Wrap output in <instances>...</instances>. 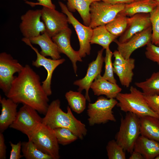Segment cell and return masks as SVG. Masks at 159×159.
Segmentation results:
<instances>
[{"instance_id":"obj_1","label":"cell","mask_w":159,"mask_h":159,"mask_svg":"<svg viewBox=\"0 0 159 159\" xmlns=\"http://www.w3.org/2000/svg\"><path fill=\"white\" fill-rule=\"evenodd\" d=\"M40 80L39 75L26 64L15 76L6 96L17 104L27 105L45 115L49 100Z\"/></svg>"},{"instance_id":"obj_2","label":"cell","mask_w":159,"mask_h":159,"mask_svg":"<svg viewBox=\"0 0 159 159\" xmlns=\"http://www.w3.org/2000/svg\"><path fill=\"white\" fill-rule=\"evenodd\" d=\"M67 110L65 112L61 109L59 100L53 101L42 118V123L53 130L58 127L67 128L78 138L82 140L87 133L85 125L74 116L69 106H67Z\"/></svg>"},{"instance_id":"obj_3","label":"cell","mask_w":159,"mask_h":159,"mask_svg":"<svg viewBox=\"0 0 159 159\" xmlns=\"http://www.w3.org/2000/svg\"><path fill=\"white\" fill-rule=\"evenodd\" d=\"M130 91L128 93L120 92L115 98L118 101L116 105L121 111L132 113L139 118L150 116L159 118L149 106L143 92L133 86Z\"/></svg>"},{"instance_id":"obj_4","label":"cell","mask_w":159,"mask_h":159,"mask_svg":"<svg viewBox=\"0 0 159 159\" xmlns=\"http://www.w3.org/2000/svg\"><path fill=\"white\" fill-rule=\"evenodd\" d=\"M140 134V118L133 113L127 112L121 120L119 129L115 136L116 141L125 151L131 154Z\"/></svg>"},{"instance_id":"obj_5","label":"cell","mask_w":159,"mask_h":159,"mask_svg":"<svg viewBox=\"0 0 159 159\" xmlns=\"http://www.w3.org/2000/svg\"><path fill=\"white\" fill-rule=\"evenodd\" d=\"M118 101L115 98L99 97L94 103L88 104L87 113L90 125L105 124L109 121L116 122L112 109Z\"/></svg>"},{"instance_id":"obj_6","label":"cell","mask_w":159,"mask_h":159,"mask_svg":"<svg viewBox=\"0 0 159 159\" xmlns=\"http://www.w3.org/2000/svg\"><path fill=\"white\" fill-rule=\"evenodd\" d=\"M28 138L53 159L60 158L59 144L53 129L42 123Z\"/></svg>"},{"instance_id":"obj_7","label":"cell","mask_w":159,"mask_h":159,"mask_svg":"<svg viewBox=\"0 0 159 159\" xmlns=\"http://www.w3.org/2000/svg\"><path fill=\"white\" fill-rule=\"evenodd\" d=\"M125 4H112L102 1L93 2L90 7L89 26L94 29L112 21L124 8Z\"/></svg>"},{"instance_id":"obj_8","label":"cell","mask_w":159,"mask_h":159,"mask_svg":"<svg viewBox=\"0 0 159 159\" xmlns=\"http://www.w3.org/2000/svg\"><path fill=\"white\" fill-rule=\"evenodd\" d=\"M37 112L31 107L24 105L9 127L21 132L29 138L42 124V118Z\"/></svg>"},{"instance_id":"obj_9","label":"cell","mask_w":159,"mask_h":159,"mask_svg":"<svg viewBox=\"0 0 159 159\" xmlns=\"http://www.w3.org/2000/svg\"><path fill=\"white\" fill-rule=\"evenodd\" d=\"M59 4L62 12L65 14L68 18L69 23L71 24L77 34L80 45L78 50L82 58L90 54L91 49L90 40L93 33V29L89 26L80 23L73 16L72 12L67 9L66 5L59 1Z\"/></svg>"},{"instance_id":"obj_10","label":"cell","mask_w":159,"mask_h":159,"mask_svg":"<svg viewBox=\"0 0 159 159\" xmlns=\"http://www.w3.org/2000/svg\"><path fill=\"white\" fill-rule=\"evenodd\" d=\"M23 66L10 54L4 52L0 54V88L6 95L15 76L23 69Z\"/></svg>"},{"instance_id":"obj_11","label":"cell","mask_w":159,"mask_h":159,"mask_svg":"<svg viewBox=\"0 0 159 159\" xmlns=\"http://www.w3.org/2000/svg\"><path fill=\"white\" fill-rule=\"evenodd\" d=\"M21 19L19 27L24 38L29 39L46 32L45 24L41 21V9L29 10Z\"/></svg>"},{"instance_id":"obj_12","label":"cell","mask_w":159,"mask_h":159,"mask_svg":"<svg viewBox=\"0 0 159 159\" xmlns=\"http://www.w3.org/2000/svg\"><path fill=\"white\" fill-rule=\"evenodd\" d=\"M22 40L30 47L36 54L37 59L32 61V65L37 68L43 67L47 70V76L45 80L42 82V86L47 95H50L52 94L51 84L53 72L58 66L65 61V59L64 58L54 59L47 58L42 55L38 49L32 46L29 39L24 37Z\"/></svg>"},{"instance_id":"obj_13","label":"cell","mask_w":159,"mask_h":159,"mask_svg":"<svg viewBox=\"0 0 159 159\" xmlns=\"http://www.w3.org/2000/svg\"><path fill=\"white\" fill-rule=\"evenodd\" d=\"M41 19L45 24L46 32L51 37L69 27L67 15L55 9L43 6Z\"/></svg>"},{"instance_id":"obj_14","label":"cell","mask_w":159,"mask_h":159,"mask_svg":"<svg viewBox=\"0 0 159 159\" xmlns=\"http://www.w3.org/2000/svg\"><path fill=\"white\" fill-rule=\"evenodd\" d=\"M151 26L132 36L127 41L120 43L116 39L114 41L117 44V50L125 59L130 58L136 49L146 45L152 42Z\"/></svg>"},{"instance_id":"obj_15","label":"cell","mask_w":159,"mask_h":159,"mask_svg":"<svg viewBox=\"0 0 159 159\" xmlns=\"http://www.w3.org/2000/svg\"><path fill=\"white\" fill-rule=\"evenodd\" d=\"M104 49L102 48L98 52L97 57L88 65L87 72L85 76L82 79L75 81L74 85L78 87V91L82 92L84 90H85V96L87 101L90 102V98L89 91L91 85L96 77L101 74L103 64L104 62V57L103 56Z\"/></svg>"},{"instance_id":"obj_16","label":"cell","mask_w":159,"mask_h":159,"mask_svg":"<svg viewBox=\"0 0 159 159\" xmlns=\"http://www.w3.org/2000/svg\"><path fill=\"white\" fill-rule=\"evenodd\" d=\"M72 33L71 30L68 27L52 37V39L57 45L60 53L65 54L71 61L74 73L77 76L76 63L77 62H81L82 60L78 51L75 50L71 46L70 37Z\"/></svg>"},{"instance_id":"obj_17","label":"cell","mask_w":159,"mask_h":159,"mask_svg":"<svg viewBox=\"0 0 159 159\" xmlns=\"http://www.w3.org/2000/svg\"><path fill=\"white\" fill-rule=\"evenodd\" d=\"M151 26L150 13L138 14L128 17L126 30L118 41L120 43L125 42L135 34Z\"/></svg>"},{"instance_id":"obj_18","label":"cell","mask_w":159,"mask_h":159,"mask_svg":"<svg viewBox=\"0 0 159 159\" xmlns=\"http://www.w3.org/2000/svg\"><path fill=\"white\" fill-rule=\"evenodd\" d=\"M90 88L94 95H105L108 98H115L122 89L117 84L112 83L99 74L92 84Z\"/></svg>"},{"instance_id":"obj_19","label":"cell","mask_w":159,"mask_h":159,"mask_svg":"<svg viewBox=\"0 0 159 159\" xmlns=\"http://www.w3.org/2000/svg\"><path fill=\"white\" fill-rule=\"evenodd\" d=\"M29 40L32 44H37L39 46L41 49L40 53L42 56L50 57L54 59L61 58V53L57 45L52 38L46 32Z\"/></svg>"},{"instance_id":"obj_20","label":"cell","mask_w":159,"mask_h":159,"mask_svg":"<svg viewBox=\"0 0 159 159\" xmlns=\"http://www.w3.org/2000/svg\"><path fill=\"white\" fill-rule=\"evenodd\" d=\"M0 102L1 105V114L0 115V131L3 132L14 121L17 112L18 104L11 99L0 96Z\"/></svg>"},{"instance_id":"obj_21","label":"cell","mask_w":159,"mask_h":159,"mask_svg":"<svg viewBox=\"0 0 159 159\" xmlns=\"http://www.w3.org/2000/svg\"><path fill=\"white\" fill-rule=\"evenodd\" d=\"M133 150L140 153L145 159H155L159 155V142L141 135L135 143Z\"/></svg>"},{"instance_id":"obj_22","label":"cell","mask_w":159,"mask_h":159,"mask_svg":"<svg viewBox=\"0 0 159 159\" xmlns=\"http://www.w3.org/2000/svg\"><path fill=\"white\" fill-rule=\"evenodd\" d=\"M135 62L134 59L130 58L125 59L119 64L113 63L114 73L118 77L121 85L126 87H128L132 82Z\"/></svg>"},{"instance_id":"obj_23","label":"cell","mask_w":159,"mask_h":159,"mask_svg":"<svg viewBox=\"0 0 159 159\" xmlns=\"http://www.w3.org/2000/svg\"><path fill=\"white\" fill-rule=\"evenodd\" d=\"M158 6L152 0H138L125 4L123 9L119 13L130 17L139 13H150Z\"/></svg>"},{"instance_id":"obj_24","label":"cell","mask_w":159,"mask_h":159,"mask_svg":"<svg viewBox=\"0 0 159 159\" xmlns=\"http://www.w3.org/2000/svg\"><path fill=\"white\" fill-rule=\"evenodd\" d=\"M140 118L141 135L159 142V118L150 116Z\"/></svg>"},{"instance_id":"obj_25","label":"cell","mask_w":159,"mask_h":159,"mask_svg":"<svg viewBox=\"0 0 159 159\" xmlns=\"http://www.w3.org/2000/svg\"><path fill=\"white\" fill-rule=\"evenodd\" d=\"M67 1V7L71 12L77 11L84 25L89 26L90 22V7L93 2L101 0H64Z\"/></svg>"},{"instance_id":"obj_26","label":"cell","mask_w":159,"mask_h":159,"mask_svg":"<svg viewBox=\"0 0 159 159\" xmlns=\"http://www.w3.org/2000/svg\"><path fill=\"white\" fill-rule=\"evenodd\" d=\"M117 38L107 30L105 25H102L93 29L90 43L91 44L99 45L106 49L109 48L110 44Z\"/></svg>"},{"instance_id":"obj_27","label":"cell","mask_w":159,"mask_h":159,"mask_svg":"<svg viewBox=\"0 0 159 159\" xmlns=\"http://www.w3.org/2000/svg\"><path fill=\"white\" fill-rule=\"evenodd\" d=\"M135 85L142 90L145 95H159V71L153 72L145 81L135 82Z\"/></svg>"},{"instance_id":"obj_28","label":"cell","mask_w":159,"mask_h":159,"mask_svg":"<svg viewBox=\"0 0 159 159\" xmlns=\"http://www.w3.org/2000/svg\"><path fill=\"white\" fill-rule=\"evenodd\" d=\"M65 96L69 107L73 111L78 114L84 111L87 100L81 92L69 90L65 93Z\"/></svg>"},{"instance_id":"obj_29","label":"cell","mask_w":159,"mask_h":159,"mask_svg":"<svg viewBox=\"0 0 159 159\" xmlns=\"http://www.w3.org/2000/svg\"><path fill=\"white\" fill-rule=\"evenodd\" d=\"M23 156L26 159H53L50 155L40 150L32 141L22 142Z\"/></svg>"},{"instance_id":"obj_30","label":"cell","mask_w":159,"mask_h":159,"mask_svg":"<svg viewBox=\"0 0 159 159\" xmlns=\"http://www.w3.org/2000/svg\"><path fill=\"white\" fill-rule=\"evenodd\" d=\"M127 16L119 13L111 21L105 25L107 30L112 34L117 37L125 32L127 26Z\"/></svg>"},{"instance_id":"obj_31","label":"cell","mask_w":159,"mask_h":159,"mask_svg":"<svg viewBox=\"0 0 159 159\" xmlns=\"http://www.w3.org/2000/svg\"><path fill=\"white\" fill-rule=\"evenodd\" d=\"M59 144L65 145L77 140L78 138L69 129L58 127L53 129Z\"/></svg>"},{"instance_id":"obj_32","label":"cell","mask_w":159,"mask_h":159,"mask_svg":"<svg viewBox=\"0 0 159 159\" xmlns=\"http://www.w3.org/2000/svg\"><path fill=\"white\" fill-rule=\"evenodd\" d=\"M109 159H125V151L116 142L112 140L108 142L106 147Z\"/></svg>"},{"instance_id":"obj_33","label":"cell","mask_w":159,"mask_h":159,"mask_svg":"<svg viewBox=\"0 0 159 159\" xmlns=\"http://www.w3.org/2000/svg\"><path fill=\"white\" fill-rule=\"evenodd\" d=\"M150 19L152 29V43L159 46V6L150 13Z\"/></svg>"},{"instance_id":"obj_34","label":"cell","mask_w":159,"mask_h":159,"mask_svg":"<svg viewBox=\"0 0 159 159\" xmlns=\"http://www.w3.org/2000/svg\"><path fill=\"white\" fill-rule=\"evenodd\" d=\"M113 52L110 48L105 49V56L104 57L105 63V72L102 76L105 79L109 81L117 84V81L114 76L113 63L112 61Z\"/></svg>"},{"instance_id":"obj_35","label":"cell","mask_w":159,"mask_h":159,"mask_svg":"<svg viewBox=\"0 0 159 159\" xmlns=\"http://www.w3.org/2000/svg\"><path fill=\"white\" fill-rule=\"evenodd\" d=\"M145 54L147 59L159 65V46L152 42L149 43L146 45Z\"/></svg>"},{"instance_id":"obj_36","label":"cell","mask_w":159,"mask_h":159,"mask_svg":"<svg viewBox=\"0 0 159 159\" xmlns=\"http://www.w3.org/2000/svg\"><path fill=\"white\" fill-rule=\"evenodd\" d=\"M144 96L149 106L159 117V95Z\"/></svg>"},{"instance_id":"obj_37","label":"cell","mask_w":159,"mask_h":159,"mask_svg":"<svg viewBox=\"0 0 159 159\" xmlns=\"http://www.w3.org/2000/svg\"><path fill=\"white\" fill-rule=\"evenodd\" d=\"M9 143L11 147L9 159H19L23 157V155L21 154L22 142L20 141L16 144H14L11 142Z\"/></svg>"},{"instance_id":"obj_38","label":"cell","mask_w":159,"mask_h":159,"mask_svg":"<svg viewBox=\"0 0 159 159\" xmlns=\"http://www.w3.org/2000/svg\"><path fill=\"white\" fill-rule=\"evenodd\" d=\"M38 2L34 3L26 1V3L32 6L36 5H40L45 6L52 9H55V6L52 3L51 0H37Z\"/></svg>"},{"instance_id":"obj_39","label":"cell","mask_w":159,"mask_h":159,"mask_svg":"<svg viewBox=\"0 0 159 159\" xmlns=\"http://www.w3.org/2000/svg\"><path fill=\"white\" fill-rule=\"evenodd\" d=\"M6 158V146L5 143L4 136L2 132H0V159Z\"/></svg>"},{"instance_id":"obj_40","label":"cell","mask_w":159,"mask_h":159,"mask_svg":"<svg viewBox=\"0 0 159 159\" xmlns=\"http://www.w3.org/2000/svg\"><path fill=\"white\" fill-rule=\"evenodd\" d=\"M105 2L112 4H129L138 0H101Z\"/></svg>"},{"instance_id":"obj_41","label":"cell","mask_w":159,"mask_h":159,"mask_svg":"<svg viewBox=\"0 0 159 159\" xmlns=\"http://www.w3.org/2000/svg\"><path fill=\"white\" fill-rule=\"evenodd\" d=\"M129 159H144L143 155L139 152L133 150L131 153Z\"/></svg>"},{"instance_id":"obj_42","label":"cell","mask_w":159,"mask_h":159,"mask_svg":"<svg viewBox=\"0 0 159 159\" xmlns=\"http://www.w3.org/2000/svg\"><path fill=\"white\" fill-rule=\"evenodd\" d=\"M152 0L153 1L155 2L158 5V6H159V0Z\"/></svg>"},{"instance_id":"obj_43","label":"cell","mask_w":159,"mask_h":159,"mask_svg":"<svg viewBox=\"0 0 159 159\" xmlns=\"http://www.w3.org/2000/svg\"><path fill=\"white\" fill-rule=\"evenodd\" d=\"M155 159H159V155L157 156L155 158Z\"/></svg>"}]
</instances>
